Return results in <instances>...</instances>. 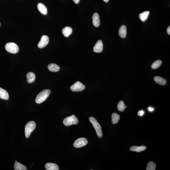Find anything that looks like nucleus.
Here are the masks:
<instances>
[{"mask_svg": "<svg viewBox=\"0 0 170 170\" xmlns=\"http://www.w3.org/2000/svg\"><path fill=\"white\" fill-rule=\"evenodd\" d=\"M51 92V90H45L40 92L36 98V102L38 104L41 103L47 99Z\"/></svg>", "mask_w": 170, "mask_h": 170, "instance_id": "f257e3e1", "label": "nucleus"}, {"mask_svg": "<svg viewBox=\"0 0 170 170\" xmlns=\"http://www.w3.org/2000/svg\"><path fill=\"white\" fill-rule=\"evenodd\" d=\"M89 120L90 122L94 127L98 138H102V132L100 125L96 119L93 117H90Z\"/></svg>", "mask_w": 170, "mask_h": 170, "instance_id": "f03ea898", "label": "nucleus"}, {"mask_svg": "<svg viewBox=\"0 0 170 170\" xmlns=\"http://www.w3.org/2000/svg\"><path fill=\"white\" fill-rule=\"evenodd\" d=\"M36 124L33 121H30L26 124L25 127V133L26 138H29L31 134L35 129Z\"/></svg>", "mask_w": 170, "mask_h": 170, "instance_id": "7ed1b4c3", "label": "nucleus"}, {"mask_svg": "<svg viewBox=\"0 0 170 170\" xmlns=\"http://www.w3.org/2000/svg\"><path fill=\"white\" fill-rule=\"evenodd\" d=\"M78 122V119L74 115H72L65 118L63 121L64 124L66 126H70L73 124H77Z\"/></svg>", "mask_w": 170, "mask_h": 170, "instance_id": "20e7f679", "label": "nucleus"}, {"mask_svg": "<svg viewBox=\"0 0 170 170\" xmlns=\"http://www.w3.org/2000/svg\"><path fill=\"white\" fill-rule=\"evenodd\" d=\"M5 49L7 52L13 54H16L19 51L18 45L14 43H8L5 46Z\"/></svg>", "mask_w": 170, "mask_h": 170, "instance_id": "39448f33", "label": "nucleus"}, {"mask_svg": "<svg viewBox=\"0 0 170 170\" xmlns=\"http://www.w3.org/2000/svg\"><path fill=\"white\" fill-rule=\"evenodd\" d=\"M85 86L79 81L76 82L70 87L71 90L74 92L81 91L85 90Z\"/></svg>", "mask_w": 170, "mask_h": 170, "instance_id": "423d86ee", "label": "nucleus"}, {"mask_svg": "<svg viewBox=\"0 0 170 170\" xmlns=\"http://www.w3.org/2000/svg\"><path fill=\"white\" fill-rule=\"evenodd\" d=\"M88 142L86 139L81 138L78 139L75 141L73 145L74 147L79 148L86 145Z\"/></svg>", "mask_w": 170, "mask_h": 170, "instance_id": "0eeeda50", "label": "nucleus"}, {"mask_svg": "<svg viewBox=\"0 0 170 170\" xmlns=\"http://www.w3.org/2000/svg\"><path fill=\"white\" fill-rule=\"evenodd\" d=\"M49 39L47 36L44 35L41 37V39L38 43V46L40 48H43L49 43Z\"/></svg>", "mask_w": 170, "mask_h": 170, "instance_id": "6e6552de", "label": "nucleus"}, {"mask_svg": "<svg viewBox=\"0 0 170 170\" xmlns=\"http://www.w3.org/2000/svg\"><path fill=\"white\" fill-rule=\"evenodd\" d=\"M103 45L101 40H99L97 42L93 48V51L96 53H99L102 52L103 50Z\"/></svg>", "mask_w": 170, "mask_h": 170, "instance_id": "1a4fd4ad", "label": "nucleus"}, {"mask_svg": "<svg viewBox=\"0 0 170 170\" xmlns=\"http://www.w3.org/2000/svg\"><path fill=\"white\" fill-rule=\"evenodd\" d=\"M92 18V23L96 27L99 26L100 25V21L99 15L97 13L94 14Z\"/></svg>", "mask_w": 170, "mask_h": 170, "instance_id": "9d476101", "label": "nucleus"}, {"mask_svg": "<svg viewBox=\"0 0 170 170\" xmlns=\"http://www.w3.org/2000/svg\"><path fill=\"white\" fill-rule=\"evenodd\" d=\"M37 8L40 13L43 15H46L47 13V9L44 4L39 3L37 5Z\"/></svg>", "mask_w": 170, "mask_h": 170, "instance_id": "9b49d317", "label": "nucleus"}, {"mask_svg": "<svg viewBox=\"0 0 170 170\" xmlns=\"http://www.w3.org/2000/svg\"><path fill=\"white\" fill-rule=\"evenodd\" d=\"M45 168L47 170H58L59 168L55 163H49L46 164Z\"/></svg>", "mask_w": 170, "mask_h": 170, "instance_id": "f8f14e48", "label": "nucleus"}, {"mask_svg": "<svg viewBox=\"0 0 170 170\" xmlns=\"http://www.w3.org/2000/svg\"><path fill=\"white\" fill-rule=\"evenodd\" d=\"M72 28L69 26H66L62 29V33L64 36L68 37L72 34Z\"/></svg>", "mask_w": 170, "mask_h": 170, "instance_id": "ddd939ff", "label": "nucleus"}, {"mask_svg": "<svg viewBox=\"0 0 170 170\" xmlns=\"http://www.w3.org/2000/svg\"><path fill=\"white\" fill-rule=\"evenodd\" d=\"M127 34V28L125 25L122 26L120 27L119 30V35L120 37L124 38L126 36Z\"/></svg>", "mask_w": 170, "mask_h": 170, "instance_id": "4468645a", "label": "nucleus"}, {"mask_svg": "<svg viewBox=\"0 0 170 170\" xmlns=\"http://www.w3.org/2000/svg\"><path fill=\"white\" fill-rule=\"evenodd\" d=\"M0 98L1 99L8 100L9 98L8 93L5 90L0 87Z\"/></svg>", "mask_w": 170, "mask_h": 170, "instance_id": "2eb2a0df", "label": "nucleus"}, {"mask_svg": "<svg viewBox=\"0 0 170 170\" xmlns=\"http://www.w3.org/2000/svg\"><path fill=\"white\" fill-rule=\"evenodd\" d=\"M146 147L145 146H133L130 148V150L132 151H135L137 152H140L141 151L145 150Z\"/></svg>", "mask_w": 170, "mask_h": 170, "instance_id": "dca6fc26", "label": "nucleus"}, {"mask_svg": "<svg viewBox=\"0 0 170 170\" xmlns=\"http://www.w3.org/2000/svg\"><path fill=\"white\" fill-rule=\"evenodd\" d=\"M48 69L52 72H57L60 69V67L55 64L51 63L48 65Z\"/></svg>", "mask_w": 170, "mask_h": 170, "instance_id": "f3484780", "label": "nucleus"}, {"mask_svg": "<svg viewBox=\"0 0 170 170\" xmlns=\"http://www.w3.org/2000/svg\"><path fill=\"white\" fill-rule=\"evenodd\" d=\"M154 80L157 83L162 85H166L167 83L166 80L160 76H156L154 78Z\"/></svg>", "mask_w": 170, "mask_h": 170, "instance_id": "a211bd4d", "label": "nucleus"}, {"mask_svg": "<svg viewBox=\"0 0 170 170\" xmlns=\"http://www.w3.org/2000/svg\"><path fill=\"white\" fill-rule=\"evenodd\" d=\"M26 78L27 82L29 83H32L34 82L35 79V74L32 72H29L26 74Z\"/></svg>", "mask_w": 170, "mask_h": 170, "instance_id": "6ab92c4d", "label": "nucleus"}, {"mask_svg": "<svg viewBox=\"0 0 170 170\" xmlns=\"http://www.w3.org/2000/svg\"><path fill=\"white\" fill-rule=\"evenodd\" d=\"M14 169L15 170H26L27 169L26 166L15 161L14 164Z\"/></svg>", "mask_w": 170, "mask_h": 170, "instance_id": "aec40b11", "label": "nucleus"}, {"mask_svg": "<svg viewBox=\"0 0 170 170\" xmlns=\"http://www.w3.org/2000/svg\"><path fill=\"white\" fill-rule=\"evenodd\" d=\"M120 118L119 115L116 113H113L112 116V123L113 124H116L119 122Z\"/></svg>", "mask_w": 170, "mask_h": 170, "instance_id": "412c9836", "label": "nucleus"}, {"mask_svg": "<svg viewBox=\"0 0 170 170\" xmlns=\"http://www.w3.org/2000/svg\"><path fill=\"white\" fill-rule=\"evenodd\" d=\"M150 12L149 11H145L140 14L139 18L140 20L143 21H144L147 20L149 14Z\"/></svg>", "mask_w": 170, "mask_h": 170, "instance_id": "4be33fe9", "label": "nucleus"}, {"mask_svg": "<svg viewBox=\"0 0 170 170\" xmlns=\"http://www.w3.org/2000/svg\"><path fill=\"white\" fill-rule=\"evenodd\" d=\"M126 107L127 106L125 105L124 101H121L118 103L117 108L119 111L124 112Z\"/></svg>", "mask_w": 170, "mask_h": 170, "instance_id": "5701e85b", "label": "nucleus"}, {"mask_svg": "<svg viewBox=\"0 0 170 170\" xmlns=\"http://www.w3.org/2000/svg\"><path fill=\"white\" fill-rule=\"evenodd\" d=\"M162 64L161 61L157 60L152 63L151 67L153 69H156L160 67Z\"/></svg>", "mask_w": 170, "mask_h": 170, "instance_id": "b1692460", "label": "nucleus"}, {"mask_svg": "<svg viewBox=\"0 0 170 170\" xmlns=\"http://www.w3.org/2000/svg\"><path fill=\"white\" fill-rule=\"evenodd\" d=\"M156 164L155 163L152 161L149 162L148 163L146 170H155L156 169Z\"/></svg>", "mask_w": 170, "mask_h": 170, "instance_id": "393cba45", "label": "nucleus"}, {"mask_svg": "<svg viewBox=\"0 0 170 170\" xmlns=\"http://www.w3.org/2000/svg\"><path fill=\"white\" fill-rule=\"evenodd\" d=\"M144 114V111L141 110L139 112H138V115H139V116H143V115Z\"/></svg>", "mask_w": 170, "mask_h": 170, "instance_id": "a878e982", "label": "nucleus"}, {"mask_svg": "<svg viewBox=\"0 0 170 170\" xmlns=\"http://www.w3.org/2000/svg\"><path fill=\"white\" fill-rule=\"evenodd\" d=\"M167 32L168 35H170V26H169L167 29Z\"/></svg>", "mask_w": 170, "mask_h": 170, "instance_id": "bb28decb", "label": "nucleus"}, {"mask_svg": "<svg viewBox=\"0 0 170 170\" xmlns=\"http://www.w3.org/2000/svg\"><path fill=\"white\" fill-rule=\"evenodd\" d=\"M74 2L76 4H78L80 0H73Z\"/></svg>", "mask_w": 170, "mask_h": 170, "instance_id": "cd10ccee", "label": "nucleus"}, {"mask_svg": "<svg viewBox=\"0 0 170 170\" xmlns=\"http://www.w3.org/2000/svg\"><path fill=\"white\" fill-rule=\"evenodd\" d=\"M148 109H149V111L152 112L153 111L154 109L153 108H152V107H149V108H148Z\"/></svg>", "mask_w": 170, "mask_h": 170, "instance_id": "c85d7f7f", "label": "nucleus"}, {"mask_svg": "<svg viewBox=\"0 0 170 170\" xmlns=\"http://www.w3.org/2000/svg\"><path fill=\"white\" fill-rule=\"evenodd\" d=\"M104 2H108L109 1V0H103Z\"/></svg>", "mask_w": 170, "mask_h": 170, "instance_id": "c756f323", "label": "nucleus"}, {"mask_svg": "<svg viewBox=\"0 0 170 170\" xmlns=\"http://www.w3.org/2000/svg\"><path fill=\"white\" fill-rule=\"evenodd\" d=\"M0 26H1V23H0Z\"/></svg>", "mask_w": 170, "mask_h": 170, "instance_id": "7c9ffc66", "label": "nucleus"}]
</instances>
